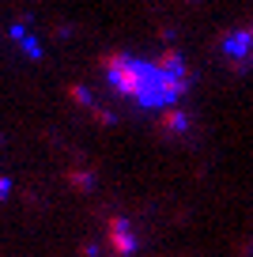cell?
Here are the masks:
<instances>
[{"instance_id": "7a4b0ae2", "label": "cell", "mask_w": 253, "mask_h": 257, "mask_svg": "<svg viewBox=\"0 0 253 257\" xmlns=\"http://www.w3.org/2000/svg\"><path fill=\"white\" fill-rule=\"evenodd\" d=\"M219 53H223V61H227L234 72L253 68V27H238V31H230L227 38H223Z\"/></svg>"}, {"instance_id": "6da1fadb", "label": "cell", "mask_w": 253, "mask_h": 257, "mask_svg": "<svg viewBox=\"0 0 253 257\" xmlns=\"http://www.w3.org/2000/svg\"><path fill=\"white\" fill-rule=\"evenodd\" d=\"M102 72L117 95H125L129 102L151 106V110L174 106L189 91V68L178 53H163L155 61H144L133 53H110L102 61Z\"/></svg>"}]
</instances>
